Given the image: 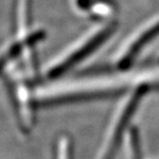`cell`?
<instances>
[{"instance_id": "obj_1", "label": "cell", "mask_w": 159, "mask_h": 159, "mask_svg": "<svg viewBox=\"0 0 159 159\" xmlns=\"http://www.w3.org/2000/svg\"><path fill=\"white\" fill-rule=\"evenodd\" d=\"M150 89L151 84L143 83L128 89L126 93H124L122 99L118 103L113 117L110 120L95 159L113 158L123 138V134L128 131L127 127L135 114L139 104Z\"/></svg>"}, {"instance_id": "obj_2", "label": "cell", "mask_w": 159, "mask_h": 159, "mask_svg": "<svg viewBox=\"0 0 159 159\" xmlns=\"http://www.w3.org/2000/svg\"><path fill=\"white\" fill-rule=\"evenodd\" d=\"M114 31V26L104 27L102 29L95 31L90 36L85 37L79 43L75 44L67 52L60 55L55 61L52 62L47 68V77L50 79H56L61 77L63 74L67 72L75 65L79 64L86 57L93 53L97 48L104 43Z\"/></svg>"}, {"instance_id": "obj_3", "label": "cell", "mask_w": 159, "mask_h": 159, "mask_svg": "<svg viewBox=\"0 0 159 159\" xmlns=\"http://www.w3.org/2000/svg\"><path fill=\"white\" fill-rule=\"evenodd\" d=\"M9 95L15 114L17 116L19 127L23 133H29L34 126L35 115L34 104L36 103L35 93H32L27 84L20 79L8 82Z\"/></svg>"}, {"instance_id": "obj_4", "label": "cell", "mask_w": 159, "mask_h": 159, "mask_svg": "<svg viewBox=\"0 0 159 159\" xmlns=\"http://www.w3.org/2000/svg\"><path fill=\"white\" fill-rule=\"evenodd\" d=\"M159 34V22L153 24L149 28H145L138 35L132 37L125 47L121 50L117 58V65L120 68H127L133 62L135 57L144 49L148 43L155 39Z\"/></svg>"}, {"instance_id": "obj_5", "label": "cell", "mask_w": 159, "mask_h": 159, "mask_svg": "<svg viewBox=\"0 0 159 159\" xmlns=\"http://www.w3.org/2000/svg\"><path fill=\"white\" fill-rule=\"evenodd\" d=\"M56 159H72V145L68 136L59 138L56 147Z\"/></svg>"}, {"instance_id": "obj_6", "label": "cell", "mask_w": 159, "mask_h": 159, "mask_svg": "<svg viewBox=\"0 0 159 159\" xmlns=\"http://www.w3.org/2000/svg\"><path fill=\"white\" fill-rule=\"evenodd\" d=\"M18 51V48H11L7 51H4L3 53L0 54V74L3 71V68L8 63V60L11 58L12 55H15L16 52Z\"/></svg>"}]
</instances>
